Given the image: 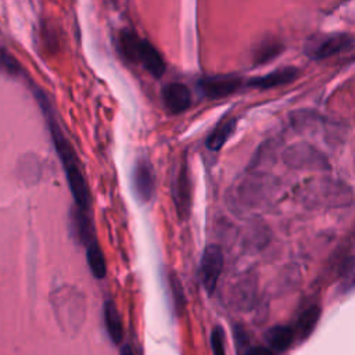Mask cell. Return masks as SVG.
<instances>
[{
    "label": "cell",
    "instance_id": "15",
    "mask_svg": "<svg viewBox=\"0 0 355 355\" xmlns=\"http://www.w3.org/2000/svg\"><path fill=\"white\" fill-rule=\"evenodd\" d=\"M140 37L130 31H123L119 37V44L123 55L129 60L136 62V55H137V49L140 44Z\"/></svg>",
    "mask_w": 355,
    "mask_h": 355
},
{
    "label": "cell",
    "instance_id": "1",
    "mask_svg": "<svg viewBox=\"0 0 355 355\" xmlns=\"http://www.w3.org/2000/svg\"><path fill=\"white\" fill-rule=\"evenodd\" d=\"M40 105L44 110L46 115H47V121H49V128H50V133L53 137V143L54 147L57 150V154L61 159V164L64 166L71 191L73 194V200L76 202V205L82 209H87L89 208V202H90V197H89V189L86 184V180L83 178V173L80 171L76 154L72 148V146L69 144V141L67 140V137L64 136L61 128L57 125V122L53 119L49 105L46 103L44 97H40Z\"/></svg>",
    "mask_w": 355,
    "mask_h": 355
},
{
    "label": "cell",
    "instance_id": "21",
    "mask_svg": "<svg viewBox=\"0 0 355 355\" xmlns=\"http://www.w3.org/2000/svg\"><path fill=\"white\" fill-rule=\"evenodd\" d=\"M121 355H133V352H132V349H130V347H128V345H125L122 349H121Z\"/></svg>",
    "mask_w": 355,
    "mask_h": 355
},
{
    "label": "cell",
    "instance_id": "12",
    "mask_svg": "<svg viewBox=\"0 0 355 355\" xmlns=\"http://www.w3.org/2000/svg\"><path fill=\"white\" fill-rule=\"evenodd\" d=\"M320 311L318 306H311L305 309L297 319L294 334H297L301 340H305L315 329L318 320H319Z\"/></svg>",
    "mask_w": 355,
    "mask_h": 355
},
{
    "label": "cell",
    "instance_id": "7",
    "mask_svg": "<svg viewBox=\"0 0 355 355\" xmlns=\"http://www.w3.org/2000/svg\"><path fill=\"white\" fill-rule=\"evenodd\" d=\"M298 75V71L293 67H286L277 71H273L270 73H266L263 76L254 78L248 82V86H254L258 89H270L276 86H282L286 83L293 82Z\"/></svg>",
    "mask_w": 355,
    "mask_h": 355
},
{
    "label": "cell",
    "instance_id": "14",
    "mask_svg": "<svg viewBox=\"0 0 355 355\" xmlns=\"http://www.w3.org/2000/svg\"><path fill=\"white\" fill-rule=\"evenodd\" d=\"M234 126H236V121L234 119H227L222 123H219L214 130L212 133L208 136L207 139V147L212 151H216L219 150L225 143L226 140L229 139V136L232 135V132L234 130Z\"/></svg>",
    "mask_w": 355,
    "mask_h": 355
},
{
    "label": "cell",
    "instance_id": "4",
    "mask_svg": "<svg viewBox=\"0 0 355 355\" xmlns=\"http://www.w3.org/2000/svg\"><path fill=\"white\" fill-rule=\"evenodd\" d=\"M133 189L141 201H150L154 194V173L147 159H139L133 169Z\"/></svg>",
    "mask_w": 355,
    "mask_h": 355
},
{
    "label": "cell",
    "instance_id": "16",
    "mask_svg": "<svg viewBox=\"0 0 355 355\" xmlns=\"http://www.w3.org/2000/svg\"><path fill=\"white\" fill-rule=\"evenodd\" d=\"M0 68L6 73L14 75V76L19 75V72H21V65H19L18 60L4 49H0Z\"/></svg>",
    "mask_w": 355,
    "mask_h": 355
},
{
    "label": "cell",
    "instance_id": "11",
    "mask_svg": "<svg viewBox=\"0 0 355 355\" xmlns=\"http://www.w3.org/2000/svg\"><path fill=\"white\" fill-rule=\"evenodd\" d=\"M294 336V330L288 326H273L266 333V340L273 349L282 352L291 345Z\"/></svg>",
    "mask_w": 355,
    "mask_h": 355
},
{
    "label": "cell",
    "instance_id": "8",
    "mask_svg": "<svg viewBox=\"0 0 355 355\" xmlns=\"http://www.w3.org/2000/svg\"><path fill=\"white\" fill-rule=\"evenodd\" d=\"M352 43V39L347 35H334L330 37H326L320 43H318L311 54L313 58H326L333 54H337L345 49H348Z\"/></svg>",
    "mask_w": 355,
    "mask_h": 355
},
{
    "label": "cell",
    "instance_id": "13",
    "mask_svg": "<svg viewBox=\"0 0 355 355\" xmlns=\"http://www.w3.org/2000/svg\"><path fill=\"white\" fill-rule=\"evenodd\" d=\"M86 257H87V263H89V268H90L92 273L97 279H103L105 276V270H107L105 258H104V254H103L101 248L96 243V240H93L87 244Z\"/></svg>",
    "mask_w": 355,
    "mask_h": 355
},
{
    "label": "cell",
    "instance_id": "19",
    "mask_svg": "<svg viewBox=\"0 0 355 355\" xmlns=\"http://www.w3.org/2000/svg\"><path fill=\"white\" fill-rule=\"evenodd\" d=\"M341 283L344 284V287L355 286V259H351L344 265V269L341 272Z\"/></svg>",
    "mask_w": 355,
    "mask_h": 355
},
{
    "label": "cell",
    "instance_id": "10",
    "mask_svg": "<svg viewBox=\"0 0 355 355\" xmlns=\"http://www.w3.org/2000/svg\"><path fill=\"white\" fill-rule=\"evenodd\" d=\"M173 201L176 204V209L180 215H184L186 209L189 208L190 196H189V180L186 169L183 168L179 175L175 178L173 182Z\"/></svg>",
    "mask_w": 355,
    "mask_h": 355
},
{
    "label": "cell",
    "instance_id": "6",
    "mask_svg": "<svg viewBox=\"0 0 355 355\" xmlns=\"http://www.w3.org/2000/svg\"><path fill=\"white\" fill-rule=\"evenodd\" d=\"M136 62H140L155 78H159L165 72V62L161 54L157 51V49L151 43H148L144 39L140 40Z\"/></svg>",
    "mask_w": 355,
    "mask_h": 355
},
{
    "label": "cell",
    "instance_id": "9",
    "mask_svg": "<svg viewBox=\"0 0 355 355\" xmlns=\"http://www.w3.org/2000/svg\"><path fill=\"white\" fill-rule=\"evenodd\" d=\"M104 322L107 331L112 340V343L118 344L121 343L123 337V327H122V319L119 315V311L112 300H108L104 304Z\"/></svg>",
    "mask_w": 355,
    "mask_h": 355
},
{
    "label": "cell",
    "instance_id": "2",
    "mask_svg": "<svg viewBox=\"0 0 355 355\" xmlns=\"http://www.w3.org/2000/svg\"><path fill=\"white\" fill-rule=\"evenodd\" d=\"M223 269V254L216 244L207 245L200 262V277L204 288L208 294H212L216 288L218 280Z\"/></svg>",
    "mask_w": 355,
    "mask_h": 355
},
{
    "label": "cell",
    "instance_id": "18",
    "mask_svg": "<svg viewBox=\"0 0 355 355\" xmlns=\"http://www.w3.org/2000/svg\"><path fill=\"white\" fill-rule=\"evenodd\" d=\"M225 336L220 327H215L211 333V347L214 355H226L225 352Z\"/></svg>",
    "mask_w": 355,
    "mask_h": 355
},
{
    "label": "cell",
    "instance_id": "5",
    "mask_svg": "<svg viewBox=\"0 0 355 355\" xmlns=\"http://www.w3.org/2000/svg\"><path fill=\"white\" fill-rule=\"evenodd\" d=\"M164 104L172 114L183 112L191 104V93L187 86L182 83H169L162 92Z\"/></svg>",
    "mask_w": 355,
    "mask_h": 355
},
{
    "label": "cell",
    "instance_id": "17",
    "mask_svg": "<svg viewBox=\"0 0 355 355\" xmlns=\"http://www.w3.org/2000/svg\"><path fill=\"white\" fill-rule=\"evenodd\" d=\"M282 50V44L272 42V43H263L259 50L255 54V60L257 62H266L269 60H272L273 57H276Z\"/></svg>",
    "mask_w": 355,
    "mask_h": 355
},
{
    "label": "cell",
    "instance_id": "3",
    "mask_svg": "<svg viewBox=\"0 0 355 355\" xmlns=\"http://www.w3.org/2000/svg\"><path fill=\"white\" fill-rule=\"evenodd\" d=\"M241 85V79L233 75H218L208 76L200 80L201 92L209 98L225 97L234 93Z\"/></svg>",
    "mask_w": 355,
    "mask_h": 355
},
{
    "label": "cell",
    "instance_id": "20",
    "mask_svg": "<svg viewBox=\"0 0 355 355\" xmlns=\"http://www.w3.org/2000/svg\"><path fill=\"white\" fill-rule=\"evenodd\" d=\"M245 355H273V352H272L269 348H265V347L258 345V347L250 348V349L245 352Z\"/></svg>",
    "mask_w": 355,
    "mask_h": 355
}]
</instances>
